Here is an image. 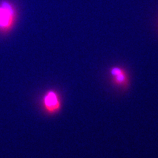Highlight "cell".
Returning <instances> with one entry per match:
<instances>
[{
	"mask_svg": "<svg viewBox=\"0 0 158 158\" xmlns=\"http://www.w3.org/2000/svg\"><path fill=\"white\" fill-rule=\"evenodd\" d=\"M17 19V11L15 5L8 0L0 2V33L11 32Z\"/></svg>",
	"mask_w": 158,
	"mask_h": 158,
	"instance_id": "6da1fadb",
	"label": "cell"
},
{
	"mask_svg": "<svg viewBox=\"0 0 158 158\" xmlns=\"http://www.w3.org/2000/svg\"><path fill=\"white\" fill-rule=\"evenodd\" d=\"M41 105L42 110L48 115H56L62 108V100L60 94L57 90L49 89L43 94Z\"/></svg>",
	"mask_w": 158,
	"mask_h": 158,
	"instance_id": "7a4b0ae2",
	"label": "cell"
},
{
	"mask_svg": "<svg viewBox=\"0 0 158 158\" xmlns=\"http://www.w3.org/2000/svg\"><path fill=\"white\" fill-rule=\"evenodd\" d=\"M110 75L113 82L117 86L125 88L127 86L128 78L126 71L121 67H113L110 69Z\"/></svg>",
	"mask_w": 158,
	"mask_h": 158,
	"instance_id": "3957f363",
	"label": "cell"
}]
</instances>
